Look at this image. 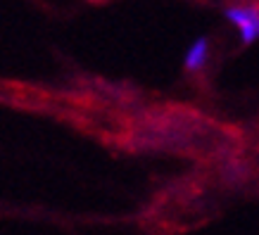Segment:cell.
Listing matches in <instances>:
<instances>
[{"label": "cell", "mask_w": 259, "mask_h": 235, "mask_svg": "<svg viewBox=\"0 0 259 235\" xmlns=\"http://www.w3.org/2000/svg\"><path fill=\"white\" fill-rule=\"evenodd\" d=\"M224 19L238 31L240 45L250 48L259 40V5L257 3H231L224 8Z\"/></svg>", "instance_id": "cell-1"}, {"label": "cell", "mask_w": 259, "mask_h": 235, "mask_svg": "<svg viewBox=\"0 0 259 235\" xmlns=\"http://www.w3.org/2000/svg\"><path fill=\"white\" fill-rule=\"evenodd\" d=\"M209 60H212V40L207 38V36H197L188 45L186 55H183V71H186L188 76L202 74V71L207 69Z\"/></svg>", "instance_id": "cell-2"}]
</instances>
